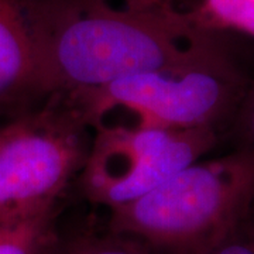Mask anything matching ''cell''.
<instances>
[{
  "instance_id": "6da1fadb",
  "label": "cell",
  "mask_w": 254,
  "mask_h": 254,
  "mask_svg": "<svg viewBox=\"0 0 254 254\" xmlns=\"http://www.w3.org/2000/svg\"><path fill=\"white\" fill-rule=\"evenodd\" d=\"M24 7L47 96L168 68L227 41L141 0H24Z\"/></svg>"
},
{
  "instance_id": "277c9868",
  "label": "cell",
  "mask_w": 254,
  "mask_h": 254,
  "mask_svg": "<svg viewBox=\"0 0 254 254\" xmlns=\"http://www.w3.org/2000/svg\"><path fill=\"white\" fill-rule=\"evenodd\" d=\"M92 131L64 95L0 122V220L55 213L82 171Z\"/></svg>"
},
{
  "instance_id": "7c38bea8",
  "label": "cell",
  "mask_w": 254,
  "mask_h": 254,
  "mask_svg": "<svg viewBox=\"0 0 254 254\" xmlns=\"http://www.w3.org/2000/svg\"><path fill=\"white\" fill-rule=\"evenodd\" d=\"M243 227H245V230L247 232V235L254 240V202L253 205H252V208H250V210H249V215H247L245 223H243Z\"/></svg>"
},
{
  "instance_id": "8992f818",
  "label": "cell",
  "mask_w": 254,
  "mask_h": 254,
  "mask_svg": "<svg viewBox=\"0 0 254 254\" xmlns=\"http://www.w3.org/2000/svg\"><path fill=\"white\" fill-rule=\"evenodd\" d=\"M46 98L24 0H0V118Z\"/></svg>"
},
{
  "instance_id": "3957f363",
  "label": "cell",
  "mask_w": 254,
  "mask_h": 254,
  "mask_svg": "<svg viewBox=\"0 0 254 254\" xmlns=\"http://www.w3.org/2000/svg\"><path fill=\"white\" fill-rule=\"evenodd\" d=\"M254 202V151L198 160L140 199L110 209L108 229L151 254H203L243 226Z\"/></svg>"
},
{
  "instance_id": "5b68a950",
  "label": "cell",
  "mask_w": 254,
  "mask_h": 254,
  "mask_svg": "<svg viewBox=\"0 0 254 254\" xmlns=\"http://www.w3.org/2000/svg\"><path fill=\"white\" fill-rule=\"evenodd\" d=\"M222 136L215 128L93 131L81 171L82 192L109 210L131 203L208 154Z\"/></svg>"
},
{
  "instance_id": "52a82bcc",
  "label": "cell",
  "mask_w": 254,
  "mask_h": 254,
  "mask_svg": "<svg viewBox=\"0 0 254 254\" xmlns=\"http://www.w3.org/2000/svg\"><path fill=\"white\" fill-rule=\"evenodd\" d=\"M180 14L190 23L220 33L254 38V0H141Z\"/></svg>"
},
{
  "instance_id": "9c48e42d",
  "label": "cell",
  "mask_w": 254,
  "mask_h": 254,
  "mask_svg": "<svg viewBox=\"0 0 254 254\" xmlns=\"http://www.w3.org/2000/svg\"><path fill=\"white\" fill-rule=\"evenodd\" d=\"M54 254H151L144 246L130 237L113 233L83 232L57 245Z\"/></svg>"
},
{
  "instance_id": "30bf717a",
  "label": "cell",
  "mask_w": 254,
  "mask_h": 254,
  "mask_svg": "<svg viewBox=\"0 0 254 254\" xmlns=\"http://www.w3.org/2000/svg\"><path fill=\"white\" fill-rule=\"evenodd\" d=\"M226 134L232 137L235 148L254 151V81L240 102Z\"/></svg>"
},
{
  "instance_id": "ba28073f",
  "label": "cell",
  "mask_w": 254,
  "mask_h": 254,
  "mask_svg": "<svg viewBox=\"0 0 254 254\" xmlns=\"http://www.w3.org/2000/svg\"><path fill=\"white\" fill-rule=\"evenodd\" d=\"M55 213L20 220H0V254H54L60 236Z\"/></svg>"
},
{
  "instance_id": "8fae6325",
  "label": "cell",
  "mask_w": 254,
  "mask_h": 254,
  "mask_svg": "<svg viewBox=\"0 0 254 254\" xmlns=\"http://www.w3.org/2000/svg\"><path fill=\"white\" fill-rule=\"evenodd\" d=\"M203 254H254V240L242 226Z\"/></svg>"
},
{
  "instance_id": "7a4b0ae2",
  "label": "cell",
  "mask_w": 254,
  "mask_h": 254,
  "mask_svg": "<svg viewBox=\"0 0 254 254\" xmlns=\"http://www.w3.org/2000/svg\"><path fill=\"white\" fill-rule=\"evenodd\" d=\"M253 81L226 41L190 61L64 96L92 133L215 128L226 134Z\"/></svg>"
}]
</instances>
